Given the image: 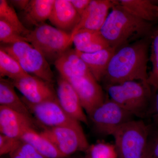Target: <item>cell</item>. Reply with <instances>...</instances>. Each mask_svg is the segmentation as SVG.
<instances>
[{"label": "cell", "mask_w": 158, "mask_h": 158, "mask_svg": "<svg viewBox=\"0 0 158 158\" xmlns=\"http://www.w3.org/2000/svg\"><path fill=\"white\" fill-rule=\"evenodd\" d=\"M150 37L116 50L102 81L104 86L121 84L128 81L147 82L148 77L147 69L149 60Z\"/></svg>", "instance_id": "6da1fadb"}, {"label": "cell", "mask_w": 158, "mask_h": 158, "mask_svg": "<svg viewBox=\"0 0 158 158\" xmlns=\"http://www.w3.org/2000/svg\"><path fill=\"white\" fill-rule=\"evenodd\" d=\"M152 23L147 22L125 10L117 1L100 32L110 47L118 48L150 36Z\"/></svg>", "instance_id": "7a4b0ae2"}, {"label": "cell", "mask_w": 158, "mask_h": 158, "mask_svg": "<svg viewBox=\"0 0 158 158\" xmlns=\"http://www.w3.org/2000/svg\"><path fill=\"white\" fill-rule=\"evenodd\" d=\"M104 88L110 99L135 117L147 118L153 96L152 88L147 82L128 81Z\"/></svg>", "instance_id": "3957f363"}, {"label": "cell", "mask_w": 158, "mask_h": 158, "mask_svg": "<svg viewBox=\"0 0 158 158\" xmlns=\"http://www.w3.org/2000/svg\"><path fill=\"white\" fill-rule=\"evenodd\" d=\"M149 126L143 119L134 120L113 135L118 158H148Z\"/></svg>", "instance_id": "277c9868"}, {"label": "cell", "mask_w": 158, "mask_h": 158, "mask_svg": "<svg viewBox=\"0 0 158 158\" xmlns=\"http://www.w3.org/2000/svg\"><path fill=\"white\" fill-rule=\"evenodd\" d=\"M71 34L45 23L35 27L26 37L27 41L48 62H55L73 44Z\"/></svg>", "instance_id": "5b68a950"}, {"label": "cell", "mask_w": 158, "mask_h": 158, "mask_svg": "<svg viewBox=\"0 0 158 158\" xmlns=\"http://www.w3.org/2000/svg\"><path fill=\"white\" fill-rule=\"evenodd\" d=\"M1 48L16 59L27 73L53 83L54 75L49 62L31 44L19 41L12 44H3Z\"/></svg>", "instance_id": "8992f818"}, {"label": "cell", "mask_w": 158, "mask_h": 158, "mask_svg": "<svg viewBox=\"0 0 158 158\" xmlns=\"http://www.w3.org/2000/svg\"><path fill=\"white\" fill-rule=\"evenodd\" d=\"M135 116L106 97V100L88 116L94 131L103 137L113 135L122 126L134 120Z\"/></svg>", "instance_id": "52a82bcc"}, {"label": "cell", "mask_w": 158, "mask_h": 158, "mask_svg": "<svg viewBox=\"0 0 158 158\" xmlns=\"http://www.w3.org/2000/svg\"><path fill=\"white\" fill-rule=\"evenodd\" d=\"M40 133L66 158L78 152H86L90 145L83 128L45 127Z\"/></svg>", "instance_id": "ba28073f"}, {"label": "cell", "mask_w": 158, "mask_h": 158, "mask_svg": "<svg viewBox=\"0 0 158 158\" xmlns=\"http://www.w3.org/2000/svg\"><path fill=\"white\" fill-rule=\"evenodd\" d=\"M21 98L36 121L45 127L82 128L80 122L71 117L63 110L57 99L34 104L29 102L23 97Z\"/></svg>", "instance_id": "9c48e42d"}, {"label": "cell", "mask_w": 158, "mask_h": 158, "mask_svg": "<svg viewBox=\"0 0 158 158\" xmlns=\"http://www.w3.org/2000/svg\"><path fill=\"white\" fill-rule=\"evenodd\" d=\"M65 80L76 91L82 107L88 116L106 98L101 86L92 74Z\"/></svg>", "instance_id": "30bf717a"}, {"label": "cell", "mask_w": 158, "mask_h": 158, "mask_svg": "<svg viewBox=\"0 0 158 158\" xmlns=\"http://www.w3.org/2000/svg\"><path fill=\"white\" fill-rule=\"evenodd\" d=\"M23 98L31 103H40L57 99L56 92L53 83L34 76L29 75L11 81Z\"/></svg>", "instance_id": "8fae6325"}, {"label": "cell", "mask_w": 158, "mask_h": 158, "mask_svg": "<svg viewBox=\"0 0 158 158\" xmlns=\"http://www.w3.org/2000/svg\"><path fill=\"white\" fill-rule=\"evenodd\" d=\"M115 4V1L112 0H91L81 16L78 24L71 34V38L81 30L100 31Z\"/></svg>", "instance_id": "7c38bea8"}, {"label": "cell", "mask_w": 158, "mask_h": 158, "mask_svg": "<svg viewBox=\"0 0 158 158\" xmlns=\"http://www.w3.org/2000/svg\"><path fill=\"white\" fill-rule=\"evenodd\" d=\"M56 92L58 103L65 113L80 123L88 125L89 120L77 94L72 85L61 77L57 81Z\"/></svg>", "instance_id": "4fadbf2b"}, {"label": "cell", "mask_w": 158, "mask_h": 158, "mask_svg": "<svg viewBox=\"0 0 158 158\" xmlns=\"http://www.w3.org/2000/svg\"><path fill=\"white\" fill-rule=\"evenodd\" d=\"M34 118L0 106V133L11 138L21 139L23 134L30 128L36 127ZM21 140V139H20Z\"/></svg>", "instance_id": "5bb4252c"}, {"label": "cell", "mask_w": 158, "mask_h": 158, "mask_svg": "<svg viewBox=\"0 0 158 158\" xmlns=\"http://www.w3.org/2000/svg\"><path fill=\"white\" fill-rule=\"evenodd\" d=\"M48 20L55 27L71 34L80 22L81 16L70 1L55 0Z\"/></svg>", "instance_id": "9a60e30c"}, {"label": "cell", "mask_w": 158, "mask_h": 158, "mask_svg": "<svg viewBox=\"0 0 158 158\" xmlns=\"http://www.w3.org/2000/svg\"><path fill=\"white\" fill-rule=\"evenodd\" d=\"M54 65L65 80L92 74L75 49L69 48L54 62Z\"/></svg>", "instance_id": "2e32d148"}, {"label": "cell", "mask_w": 158, "mask_h": 158, "mask_svg": "<svg viewBox=\"0 0 158 158\" xmlns=\"http://www.w3.org/2000/svg\"><path fill=\"white\" fill-rule=\"evenodd\" d=\"M76 51L97 81L98 82L102 81L111 58L116 50L110 47L90 53Z\"/></svg>", "instance_id": "e0dca14e"}, {"label": "cell", "mask_w": 158, "mask_h": 158, "mask_svg": "<svg viewBox=\"0 0 158 158\" xmlns=\"http://www.w3.org/2000/svg\"><path fill=\"white\" fill-rule=\"evenodd\" d=\"M75 49L81 52H95L110 48L100 31L81 30L71 38Z\"/></svg>", "instance_id": "ac0fdd59"}, {"label": "cell", "mask_w": 158, "mask_h": 158, "mask_svg": "<svg viewBox=\"0 0 158 158\" xmlns=\"http://www.w3.org/2000/svg\"><path fill=\"white\" fill-rule=\"evenodd\" d=\"M55 0H31L22 11V22L24 25L35 26L44 23L52 13Z\"/></svg>", "instance_id": "d6986e66"}, {"label": "cell", "mask_w": 158, "mask_h": 158, "mask_svg": "<svg viewBox=\"0 0 158 158\" xmlns=\"http://www.w3.org/2000/svg\"><path fill=\"white\" fill-rule=\"evenodd\" d=\"M125 10L140 19L152 23L158 21V3L151 0H117Z\"/></svg>", "instance_id": "ffe728a7"}, {"label": "cell", "mask_w": 158, "mask_h": 158, "mask_svg": "<svg viewBox=\"0 0 158 158\" xmlns=\"http://www.w3.org/2000/svg\"><path fill=\"white\" fill-rule=\"evenodd\" d=\"M15 88L11 80L1 78L0 106L34 118L27 105L17 95Z\"/></svg>", "instance_id": "44dd1931"}, {"label": "cell", "mask_w": 158, "mask_h": 158, "mask_svg": "<svg viewBox=\"0 0 158 158\" xmlns=\"http://www.w3.org/2000/svg\"><path fill=\"white\" fill-rule=\"evenodd\" d=\"M20 139L31 144L46 158H66L48 139L34 128L26 130Z\"/></svg>", "instance_id": "7402d4cb"}, {"label": "cell", "mask_w": 158, "mask_h": 158, "mask_svg": "<svg viewBox=\"0 0 158 158\" xmlns=\"http://www.w3.org/2000/svg\"><path fill=\"white\" fill-rule=\"evenodd\" d=\"M14 58L0 48V77L9 78L11 81L29 75Z\"/></svg>", "instance_id": "603a6c76"}, {"label": "cell", "mask_w": 158, "mask_h": 158, "mask_svg": "<svg viewBox=\"0 0 158 158\" xmlns=\"http://www.w3.org/2000/svg\"><path fill=\"white\" fill-rule=\"evenodd\" d=\"M0 19L8 23L25 38L31 31L24 25L15 9L6 0L0 1Z\"/></svg>", "instance_id": "cb8c5ba5"}, {"label": "cell", "mask_w": 158, "mask_h": 158, "mask_svg": "<svg viewBox=\"0 0 158 158\" xmlns=\"http://www.w3.org/2000/svg\"><path fill=\"white\" fill-rule=\"evenodd\" d=\"M150 55L149 60L152 68L148 73L147 83L151 86L154 92L158 89V27L153 29L150 37Z\"/></svg>", "instance_id": "d4e9b609"}, {"label": "cell", "mask_w": 158, "mask_h": 158, "mask_svg": "<svg viewBox=\"0 0 158 158\" xmlns=\"http://www.w3.org/2000/svg\"><path fill=\"white\" fill-rule=\"evenodd\" d=\"M85 153L87 158H118L115 144L105 141L90 144Z\"/></svg>", "instance_id": "484cf974"}, {"label": "cell", "mask_w": 158, "mask_h": 158, "mask_svg": "<svg viewBox=\"0 0 158 158\" xmlns=\"http://www.w3.org/2000/svg\"><path fill=\"white\" fill-rule=\"evenodd\" d=\"M22 41H27V40L14 28L6 22L0 19V41L1 43L5 45Z\"/></svg>", "instance_id": "4316f807"}, {"label": "cell", "mask_w": 158, "mask_h": 158, "mask_svg": "<svg viewBox=\"0 0 158 158\" xmlns=\"http://www.w3.org/2000/svg\"><path fill=\"white\" fill-rule=\"evenodd\" d=\"M21 141L0 134V156L9 155L18 147Z\"/></svg>", "instance_id": "83f0119b"}, {"label": "cell", "mask_w": 158, "mask_h": 158, "mask_svg": "<svg viewBox=\"0 0 158 158\" xmlns=\"http://www.w3.org/2000/svg\"><path fill=\"white\" fill-rule=\"evenodd\" d=\"M148 125V158H158V126Z\"/></svg>", "instance_id": "f1b7e54d"}, {"label": "cell", "mask_w": 158, "mask_h": 158, "mask_svg": "<svg viewBox=\"0 0 158 158\" xmlns=\"http://www.w3.org/2000/svg\"><path fill=\"white\" fill-rule=\"evenodd\" d=\"M18 150L25 158H46L31 144L22 141Z\"/></svg>", "instance_id": "f546056e"}, {"label": "cell", "mask_w": 158, "mask_h": 158, "mask_svg": "<svg viewBox=\"0 0 158 158\" xmlns=\"http://www.w3.org/2000/svg\"><path fill=\"white\" fill-rule=\"evenodd\" d=\"M153 94L150 107L147 118L150 117L152 123L150 125L158 126V89Z\"/></svg>", "instance_id": "4dcf8cb0"}, {"label": "cell", "mask_w": 158, "mask_h": 158, "mask_svg": "<svg viewBox=\"0 0 158 158\" xmlns=\"http://www.w3.org/2000/svg\"><path fill=\"white\" fill-rule=\"evenodd\" d=\"M71 3L80 16H81L91 2V0H70Z\"/></svg>", "instance_id": "1f68e13d"}, {"label": "cell", "mask_w": 158, "mask_h": 158, "mask_svg": "<svg viewBox=\"0 0 158 158\" xmlns=\"http://www.w3.org/2000/svg\"><path fill=\"white\" fill-rule=\"evenodd\" d=\"M30 1V0H11L8 1V2L15 9H17L22 12L27 7Z\"/></svg>", "instance_id": "d6a6232c"}, {"label": "cell", "mask_w": 158, "mask_h": 158, "mask_svg": "<svg viewBox=\"0 0 158 158\" xmlns=\"http://www.w3.org/2000/svg\"><path fill=\"white\" fill-rule=\"evenodd\" d=\"M9 155V158H25L20 153L18 150L17 148L10 153Z\"/></svg>", "instance_id": "836d02e7"}, {"label": "cell", "mask_w": 158, "mask_h": 158, "mask_svg": "<svg viewBox=\"0 0 158 158\" xmlns=\"http://www.w3.org/2000/svg\"><path fill=\"white\" fill-rule=\"evenodd\" d=\"M1 158H9V155H8L2 156H1Z\"/></svg>", "instance_id": "e575fe53"}, {"label": "cell", "mask_w": 158, "mask_h": 158, "mask_svg": "<svg viewBox=\"0 0 158 158\" xmlns=\"http://www.w3.org/2000/svg\"><path fill=\"white\" fill-rule=\"evenodd\" d=\"M81 158H87V157L85 156L84 157H82Z\"/></svg>", "instance_id": "d590c367"}, {"label": "cell", "mask_w": 158, "mask_h": 158, "mask_svg": "<svg viewBox=\"0 0 158 158\" xmlns=\"http://www.w3.org/2000/svg\"><path fill=\"white\" fill-rule=\"evenodd\" d=\"M156 2H157V3H158V1H156Z\"/></svg>", "instance_id": "8d00e7d4"}, {"label": "cell", "mask_w": 158, "mask_h": 158, "mask_svg": "<svg viewBox=\"0 0 158 158\" xmlns=\"http://www.w3.org/2000/svg\"></svg>", "instance_id": "74e56055"}]
</instances>
